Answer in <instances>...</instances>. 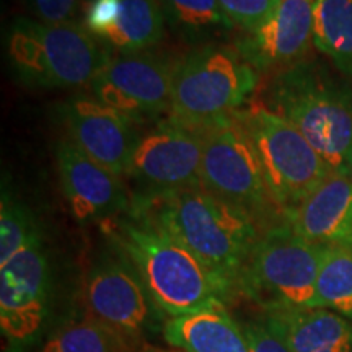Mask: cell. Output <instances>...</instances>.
<instances>
[{
    "label": "cell",
    "instance_id": "1",
    "mask_svg": "<svg viewBox=\"0 0 352 352\" xmlns=\"http://www.w3.org/2000/svg\"><path fill=\"white\" fill-rule=\"evenodd\" d=\"M109 243L129 259L166 318L226 303L235 289L188 246L134 212L101 223Z\"/></svg>",
    "mask_w": 352,
    "mask_h": 352
},
{
    "label": "cell",
    "instance_id": "2",
    "mask_svg": "<svg viewBox=\"0 0 352 352\" xmlns=\"http://www.w3.org/2000/svg\"><path fill=\"white\" fill-rule=\"evenodd\" d=\"M127 210L173 235L239 294L241 272L264 230L246 210L202 186L131 197Z\"/></svg>",
    "mask_w": 352,
    "mask_h": 352
},
{
    "label": "cell",
    "instance_id": "3",
    "mask_svg": "<svg viewBox=\"0 0 352 352\" xmlns=\"http://www.w3.org/2000/svg\"><path fill=\"white\" fill-rule=\"evenodd\" d=\"M272 111L289 121L334 173L352 175V88L315 60L277 72Z\"/></svg>",
    "mask_w": 352,
    "mask_h": 352
},
{
    "label": "cell",
    "instance_id": "4",
    "mask_svg": "<svg viewBox=\"0 0 352 352\" xmlns=\"http://www.w3.org/2000/svg\"><path fill=\"white\" fill-rule=\"evenodd\" d=\"M8 56L21 82L41 88L90 85L109 57L85 26L28 19L12 25Z\"/></svg>",
    "mask_w": 352,
    "mask_h": 352
},
{
    "label": "cell",
    "instance_id": "5",
    "mask_svg": "<svg viewBox=\"0 0 352 352\" xmlns=\"http://www.w3.org/2000/svg\"><path fill=\"white\" fill-rule=\"evenodd\" d=\"M328 246L277 223L263 230L240 276L239 294L264 311L316 307V279Z\"/></svg>",
    "mask_w": 352,
    "mask_h": 352
},
{
    "label": "cell",
    "instance_id": "6",
    "mask_svg": "<svg viewBox=\"0 0 352 352\" xmlns=\"http://www.w3.org/2000/svg\"><path fill=\"white\" fill-rule=\"evenodd\" d=\"M258 74L235 47L196 46L175 63L170 118L196 126L239 111L256 90Z\"/></svg>",
    "mask_w": 352,
    "mask_h": 352
},
{
    "label": "cell",
    "instance_id": "7",
    "mask_svg": "<svg viewBox=\"0 0 352 352\" xmlns=\"http://www.w3.org/2000/svg\"><path fill=\"white\" fill-rule=\"evenodd\" d=\"M195 127L202 140V188L246 210L264 230L283 223L274 222L276 215H284L272 201L254 145L236 111Z\"/></svg>",
    "mask_w": 352,
    "mask_h": 352
},
{
    "label": "cell",
    "instance_id": "8",
    "mask_svg": "<svg viewBox=\"0 0 352 352\" xmlns=\"http://www.w3.org/2000/svg\"><path fill=\"white\" fill-rule=\"evenodd\" d=\"M236 116L252 139L272 201L283 215L333 173L300 132L272 109L250 103Z\"/></svg>",
    "mask_w": 352,
    "mask_h": 352
},
{
    "label": "cell",
    "instance_id": "9",
    "mask_svg": "<svg viewBox=\"0 0 352 352\" xmlns=\"http://www.w3.org/2000/svg\"><path fill=\"white\" fill-rule=\"evenodd\" d=\"M82 298L85 315L116 334L129 349L164 328L166 316L129 259L113 245L87 270Z\"/></svg>",
    "mask_w": 352,
    "mask_h": 352
},
{
    "label": "cell",
    "instance_id": "10",
    "mask_svg": "<svg viewBox=\"0 0 352 352\" xmlns=\"http://www.w3.org/2000/svg\"><path fill=\"white\" fill-rule=\"evenodd\" d=\"M52 271L43 232L0 264V331L6 352H25L41 338L51 310Z\"/></svg>",
    "mask_w": 352,
    "mask_h": 352
},
{
    "label": "cell",
    "instance_id": "11",
    "mask_svg": "<svg viewBox=\"0 0 352 352\" xmlns=\"http://www.w3.org/2000/svg\"><path fill=\"white\" fill-rule=\"evenodd\" d=\"M202 140L195 126L168 118L139 132L124 178L131 197H152L199 188Z\"/></svg>",
    "mask_w": 352,
    "mask_h": 352
},
{
    "label": "cell",
    "instance_id": "12",
    "mask_svg": "<svg viewBox=\"0 0 352 352\" xmlns=\"http://www.w3.org/2000/svg\"><path fill=\"white\" fill-rule=\"evenodd\" d=\"M173 67L153 52L120 54L107 63L90 83L94 98L139 124L170 111Z\"/></svg>",
    "mask_w": 352,
    "mask_h": 352
},
{
    "label": "cell",
    "instance_id": "13",
    "mask_svg": "<svg viewBox=\"0 0 352 352\" xmlns=\"http://www.w3.org/2000/svg\"><path fill=\"white\" fill-rule=\"evenodd\" d=\"M56 164L63 195L80 223H104L127 212L131 191L124 176L88 158L67 139L56 147Z\"/></svg>",
    "mask_w": 352,
    "mask_h": 352
},
{
    "label": "cell",
    "instance_id": "14",
    "mask_svg": "<svg viewBox=\"0 0 352 352\" xmlns=\"http://www.w3.org/2000/svg\"><path fill=\"white\" fill-rule=\"evenodd\" d=\"M67 140L88 158L124 176L139 132L135 122L96 98H74L60 107Z\"/></svg>",
    "mask_w": 352,
    "mask_h": 352
},
{
    "label": "cell",
    "instance_id": "15",
    "mask_svg": "<svg viewBox=\"0 0 352 352\" xmlns=\"http://www.w3.org/2000/svg\"><path fill=\"white\" fill-rule=\"evenodd\" d=\"M314 44V0H280L254 32L243 33L235 50L258 72H283L302 60Z\"/></svg>",
    "mask_w": 352,
    "mask_h": 352
},
{
    "label": "cell",
    "instance_id": "16",
    "mask_svg": "<svg viewBox=\"0 0 352 352\" xmlns=\"http://www.w3.org/2000/svg\"><path fill=\"white\" fill-rule=\"evenodd\" d=\"M297 235L323 246H352V175L333 173L284 215Z\"/></svg>",
    "mask_w": 352,
    "mask_h": 352
},
{
    "label": "cell",
    "instance_id": "17",
    "mask_svg": "<svg viewBox=\"0 0 352 352\" xmlns=\"http://www.w3.org/2000/svg\"><path fill=\"white\" fill-rule=\"evenodd\" d=\"M290 352H352V321L328 308L264 311Z\"/></svg>",
    "mask_w": 352,
    "mask_h": 352
},
{
    "label": "cell",
    "instance_id": "18",
    "mask_svg": "<svg viewBox=\"0 0 352 352\" xmlns=\"http://www.w3.org/2000/svg\"><path fill=\"white\" fill-rule=\"evenodd\" d=\"M162 336L179 352H250L243 327L232 318L226 303L165 318Z\"/></svg>",
    "mask_w": 352,
    "mask_h": 352
},
{
    "label": "cell",
    "instance_id": "19",
    "mask_svg": "<svg viewBox=\"0 0 352 352\" xmlns=\"http://www.w3.org/2000/svg\"><path fill=\"white\" fill-rule=\"evenodd\" d=\"M164 28L160 0H121L116 20L98 39L120 54H140L160 41Z\"/></svg>",
    "mask_w": 352,
    "mask_h": 352
},
{
    "label": "cell",
    "instance_id": "20",
    "mask_svg": "<svg viewBox=\"0 0 352 352\" xmlns=\"http://www.w3.org/2000/svg\"><path fill=\"white\" fill-rule=\"evenodd\" d=\"M160 6L171 32L196 46L214 43L235 28L219 0H160Z\"/></svg>",
    "mask_w": 352,
    "mask_h": 352
},
{
    "label": "cell",
    "instance_id": "21",
    "mask_svg": "<svg viewBox=\"0 0 352 352\" xmlns=\"http://www.w3.org/2000/svg\"><path fill=\"white\" fill-rule=\"evenodd\" d=\"M314 46L352 77V0H314Z\"/></svg>",
    "mask_w": 352,
    "mask_h": 352
},
{
    "label": "cell",
    "instance_id": "22",
    "mask_svg": "<svg viewBox=\"0 0 352 352\" xmlns=\"http://www.w3.org/2000/svg\"><path fill=\"white\" fill-rule=\"evenodd\" d=\"M316 307L352 321V246H328L316 279Z\"/></svg>",
    "mask_w": 352,
    "mask_h": 352
},
{
    "label": "cell",
    "instance_id": "23",
    "mask_svg": "<svg viewBox=\"0 0 352 352\" xmlns=\"http://www.w3.org/2000/svg\"><path fill=\"white\" fill-rule=\"evenodd\" d=\"M39 352H129V347L108 328L85 315L57 327Z\"/></svg>",
    "mask_w": 352,
    "mask_h": 352
},
{
    "label": "cell",
    "instance_id": "24",
    "mask_svg": "<svg viewBox=\"0 0 352 352\" xmlns=\"http://www.w3.org/2000/svg\"><path fill=\"white\" fill-rule=\"evenodd\" d=\"M38 232L41 228L28 206L3 186L0 206V264L15 256Z\"/></svg>",
    "mask_w": 352,
    "mask_h": 352
},
{
    "label": "cell",
    "instance_id": "25",
    "mask_svg": "<svg viewBox=\"0 0 352 352\" xmlns=\"http://www.w3.org/2000/svg\"><path fill=\"white\" fill-rule=\"evenodd\" d=\"M233 25L243 33L254 32L274 13L280 0H219Z\"/></svg>",
    "mask_w": 352,
    "mask_h": 352
},
{
    "label": "cell",
    "instance_id": "26",
    "mask_svg": "<svg viewBox=\"0 0 352 352\" xmlns=\"http://www.w3.org/2000/svg\"><path fill=\"white\" fill-rule=\"evenodd\" d=\"M243 331L248 341L250 352H290L287 344L280 340L266 321H246Z\"/></svg>",
    "mask_w": 352,
    "mask_h": 352
},
{
    "label": "cell",
    "instance_id": "27",
    "mask_svg": "<svg viewBox=\"0 0 352 352\" xmlns=\"http://www.w3.org/2000/svg\"><path fill=\"white\" fill-rule=\"evenodd\" d=\"M121 0H91L85 12V28L100 38L120 13Z\"/></svg>",
    "mask_w": 352,
    "mask_h": 352
},
{
    "label": "cell",
    "instance_id": "28",
    "mask_svg": "<svg viewBox=\"0 0 352 352\" xmlns=\"http://www.w3.org/2000/svg\"><path fill=\"white\" fill-rule=\"evenodd\" d=\"M78 0H28L30 8L36 20L44 23H63L69 21L76 12Z\"/></svg>",
    "mask_w": 352,
    "mask_h": 352
},
{
    "label": "cell",
    "instance_id": "29",
    "mask_svg": "<svg viewBox=\"0 0 352 352\" xmlns=\"http://www.w3.org/2000/svg\"><path fill=\"white\" fill-rule=\"evenodd\" d=\"M142 352H179V351H164V349H157V347H144Z\"/></svg>",
    "mask_w": 352,
    "mask_h": 352
}]
</instances>
